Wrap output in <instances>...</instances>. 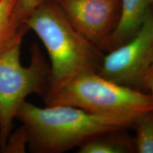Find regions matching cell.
Segmentation results:
<instances>
[{
  "label": "cell",
  "mask_w": 153,
  "mask_h": 153,
  "mask_svg": "<svg viewBox=\"0 0 153 153\" xmlns=\"http://www.w3.org/2000/svg\"><path fill=\"white\" fill-rule=\"evenodd\" d=\"M16 118L26 129L35 152L60 153L96 137L133 126L136 118L99 116L69 106H36L25 101Z\"/></svg>",
  "instance_id": "obj_1"
},
{
  "label": "cell",
  "mask_w": 153,
  "mask_h": 153,
  "mask_svg": "<svg viewBox=\"0 0 153 153\" xmlns=\"http://www.w3.org/2000/svg\"><path fill=\"white\" fill-rule=\"evenodd\" d=\"M24 24L38 36L48 53V89L82 72L98 71L101 51L74 27L55 0L38 6Z\"/></svg>",
  "instance_id": "obj_2"
},
{
  "label": "cell",
  "mask_w": 153,
  "mask_h": 153,
  "mask_svg": "<svg viewBox=\"0 0 153 153\" xmlns=\"http://www.w3.org/2000/svg\"><path fill=\"white\" fill-rule=\"evenodd\" d=\"M47 106H69L99 116L137 118L153 111L150 95L106 79L97 72L80 73L45 96Z\"/></svg>",
  "instance_id": "obj_3"
},
{
  "label": "cell",
  "mask_w": 153,
  "mask_h": 153,
  "mask_svg": "<svg viewBox=\"0 0 153 153\" xmlns=\"http://www.w3.org/2000/svg\"><path fill=\"white\" fill-rule=\"evenodd\" d=\"M17 41L0 55V150L4 149L12 133L14 120L26 97L45 96L49 88L50 67L37 44L30 48L28 66L21 63V46Z\"/></svg>",
  "instance_id": "obj_4"
},
{
  "label": "cell",
  "mask_w": 153,
  "mask_h": 153,
  "mask_svg": "<svg viewBox=\"0 0 153 153\" xmlns=\"http://www.w3.org/2000/svg\"><path fill=\"white\" fill-rule=\"evenodd\" d=\"M153 54V14L148 13L136 33L102 57L97 72L106 79L136 89L145 86Z\"/></svg>",
  "instance_id": "obj_5"
},
{
  "label": "cell",
  "mask_w": 153,
  "mask_h": 153,
  "mask_svg": "<svg viewBox=\"0 0 153 153\" xmlns=\"http://www.w3.org/2000/svg\"><path fill=\"white\" fill-rule=\"evenodd\" d=\"M71 24L101 51H111L120 0H55Z\"/></svg>",
  "instance_id": "obj_6"
},
{
  "label": "cell",
  "mask_w": 153,
  "mask_h": 153,
  "mask_svg": "<svg viewBox=\"0 0 153 153\" xmlns=\"http://www.w3.org/2000/svg\"><path fill=\"white\" fill-rule=\"evenodd\" d=\"M120 1V13L110 39L111 50L129 41L137 33L149 13V0Z\"/></svg>",
  "instance_id": "obj_7"
},
{
  "label": "cell",
  "mask_w": 153,
  "mask_h": 153,
  "mask_svg": "<svg viewBox=\"0 0 153 153\" xmlns=\"http://www.w3.org/2000/svg\"><path fill=\"white\" fill-rule=\"evenodd\" d=\"M17 0H0V55L16 42L23 40L28 30L16 19Z\"/></svg>",
  "instance_id": "obj_8"
},
{
  "label": "cell",
  "mask_w": 153,
  "mask_h": 153,
  "mask_svg": "<svg viewBox=\"0 0 153 153\" xmlns=\"http://www.w3.org/2000/svg\"><path fill=\"white\" fill-rule=\"evenodd\" d=\"M109 134V133H108ZM87 141L79 146V153H126L133 152V144L123 136H106Z\"/></svg>",
  "instance_id": "obj_9"
},
{
  "label": "cell",
  "mask_w": 153,
  "mask_h": 153,
  "mask_svg": "<svg viewBox=\"0 0 153 153\" xmlns=\"http://www.w3.org/2000/svg\"><path fill=\"white\" fill-rule=\"evenodd\" d=\"M152 112L140 116L133 124L136 127L135 148L139 153H153V114Z\"/></svg>",
  "instance_id": "obj_10"
},
{
  "label": "cell",
  "mask_w": 153,
  "mask_h": 153,
  "mask_svg": "<svg viewBox=\"0 0 153 153\" xmlns=\"http://www.w3.org/2000/svg\"><path fill=\"white\" fill-rule=\"evenodd\" d=\"M28 137L26 129L22 125L14 133H11L7 140L3 152H25Z\"/></svg>",
  "instance_id": "obj_11"
},
{
  "label": "cell",
  "mask_w": 153,
  "mask_h": 153,
  "mask_svg": "<svg viewBox=\"0 0 153 153\" xmlns=\"http://www.w3.org/2000/svg\"><path fill=\"white\" fill-rule=\"evenodd\" d=\"M45 1L47 0H17L16 16L19 24L24 25V21L30 13Z\"/></svg>",
  "instance_id": "obj_12"
},
{
  "label": "cell",
  "mask_w": 153,
  "mask_h": 153,
  "mask_svg": "<svg viewBox=\"0 0 153 153\" xmlns=\"http://www.w3.org/2000/svg\"><path fill=\"white\" fill-rule=\"evenodd\" d=\"M145 87H148L151 91L150 97L153 105V71H150L147 76L146 79H145Z\"/></svg>",
  "instance_id": "obj_13"
},
{
  "label": "cell",
  "mask_w": 153,
  "mask_h": 153,
  "mask_svg": "<svg viewBox=\"0 0 153 153\" xmlns=\"http://www.w3.org/2000/svg\"><path fill=\"white\" fill-rule=\"evenodd\" d=\"M151 71H153V54L152 57V62H151Z\"/></svg>",
  "instance_id": "obj_14"
},
{
  "label": "cell",
  "mask_w": 153,
  "mask_h": 153,
  "mask_svg": "<svg viewBox=\"0 0 153 153\" xmlns=\"http://www.w3.org/2000/svg\"><path fill=\"white\" fill-rule=\"evenodd\" d=\"M149 1H150V2H153V0H149Z\"/></svg>",
  "instance_id": "obj_15"
}]
</instances>
